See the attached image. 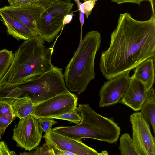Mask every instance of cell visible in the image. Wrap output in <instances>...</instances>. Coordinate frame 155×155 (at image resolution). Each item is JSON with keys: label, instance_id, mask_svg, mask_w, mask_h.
<instances>
[{"label": "cell", "instance_id": "cell-1", "mask_svg": "<svg viewBox=\"0 0 155 155\" xmlns=\"http://www.w3.org/2000/svg\"><path fill=\"white\" fill-rule=\"evenodd\" d=\"M155 17L140 21L127 12L120 14L110 36L108 48L101 54L99 67L105 78L111 79L155 57Z\"/></svg>", "mask_w": 155, "mask_h": 155}, {"label": "cell", "instance_id": "cell-2", "mask_svg": "<svg viewBox=\"0 0 155 155\" xmlns=\"http://www.w3.org/2000/svg\"><path fill=\"white\" fill-rule=\"evenodd\" d=\"M44 44L39 35L25 41L14 54L12 62L0 84H18L51 69L54 44L46 48Z\"/></svg>", "mask_w": 155, "mask_h": 155}, {"label": "cell", "instance_id": "cell-3", "mask_svg": "<svg viewBox=\"0 0 155 155\" xmlns=\"http://www.w3.org/2000/svg\"><path fill=\"white\" fill-rule=\"evenodd\" d=\"M101 43V35L97 31H91L85 35L79 50L65 68L64 81L69 91L78 94L84 92L94 78L95 59Z\"/></svg>", "mask_w": 155, "mask_h": 155}, {"label": "cell", "instance_id": "cell-4", "mask_svg": "<svg viewBox=\"0 0 155 155\" xmlns=\"http://www.w3.org/2000/svg\"><path fill=\"white\" fill-rule=\"evenodd\" d=\"M18 86L22 94L29 96L34 105L68 91L62 69L54 66L47 72L25 80Z\"/></svg>", "mask_w": 155, "mask_h": 155}, {"label": "cell", "instance_id": "cell-5", "mask_svg": "<svg viewBox=\"0 0 155 155\" xmlns=\"http://www.w3.org/2000/svg\"><path fill=\"white\" fill-rule=\"evenodd\" d=\"M73 3L70 0H53L35 21L37 32L48 43L52 42L63 29V20L71 11Z\"/></svg>", "mask_w": 155, "mask_h": 155}, {"label": "cell", "instance_id": "cell-6", "mask_svg": "<svg viewBox=\"0 0 155 155\" xmlns=\"http://www.w3.org/2000/svg\"><path fill=\"white\" fill-rule=\"evenodd\" d=\"M78 108L81 117L80 122L88 125L93 139L110 143L117 141L121 129L113 119L96 113L88 104H80Z\"/></svg>", "mask_w": 155, "mask_h": 155}, {"label": "cell", "instance_id": "cell-7", "mask_svg": "<svg viewBox=\"0 0 155 155\" xmlns=\"http://www.w3.org/2000/svg\"><path fill=\"white\" fill-rule=\"evenodd\" d=\"M78 101L77 96L68 91L35 104L31 114L36 118L60 115L77 108Z\"/></svg>", "mask_w": 155, "mask_h": 155}, {"label": "cell", "instance_id": "cell-8", "mask_svg": "<svg viewBox=\"0 0 155 155\" xmlns=\"http://www.w3.org/2000/svg\"><path fill=\"white\" fill-rule=\"evenodd\" d=\"M133 142L138 155H155V140L152 134L149 123L140 112L130 116Z\"/></svg>", "mask_w": 155, "mask_h": 155}, {"label": "cell", "instance_id": "cell-9", "mask_svg": "<svg viewBox=\"0 0 155 155\" xmlns=\"http://www.w3.org/2000/svg\"><path fill=\"white\" fill-rule=\"evenodd\" d=\"M42 133L37 119L30 114L20 119L13 130L12 139L17 147L30 151L39 146Z\"/></svg>", "mask_w": 155, "mask_h": 155}, {"label": "cell", "instance_id": "cell-10", "mask_svg": "<svg viewBox=\"0 0 155 155\" xmlns=\"http://www.w3.org/2000/svg\"><path fill=\"white\" fill-rule=\"evenodd\" d=\"M127 71L105 82L99 91L100 107L119 103L124 94L130 81Z\"/></svg>", "mask_w": 155, "mask_h": 155}, {"label": "cell", "instance_id": "cell-11", "mask_svg": "<svg viewBox=\"0 0 155 155\" xmlns=\"http://www.w3.org/2000/svg\"><path fill=\"white\" fill-rule=\"evenodd\" d=\"M43 137L52 148H56L68 151L76 155H108L106 151L99 153L83 143L81 140L73 139L58 134L52 130L45 134Z\"/></svg>", "mask_w": 155, "mask_h": 155}, {"label": "cell", "instance_id": "cell-12", "mask_svg": "<svg viewBox=\"0 0 155 155\" xmlns=\"http://www.w3.org/2000/svg\"><path fill=\"white\" fill-rule=\"evenodd\" d=\"M148 91L143 83L132 75L126 90L119 102L134 111H138L146 98Z\"/></svg>", "mask_w": 155, "mask_h": 155}, {"label": "cell", "instance_id": "cell-13", "mask_svg": "<svg viewBox=\"0 0 155 155\" xmlns=\"http://www.w3.org/2000/svg\"><path fill=\"white\" fill-rule=\"evenodd\" d=\"M0 16L8 33L16 39L25 41L38 36L21 22L1 10Z\"/></svg>", "mask_w": 155, "mask_h": 155}, {"label": "cell", "instance_id": "cell-14", "mask_svg": "<svg viewBox=\"0 0 155 155\" xmlns=\"http://www.w3.org/2000/svg\"><path fill=\"white\" fill-rule=\"evenodd\" d=\"M155 59L149 58L138 64L132 76L143 83L148 91L155 82Z\"/></svg>", "mask_w": 155, "mask_h": 155}, {"label": "cell", "instance_id": "cell-15", "mask_svg": "<svg viewBox=\"0 0 155 155\" xmlns=\"http://www.w3.org/2000/svg\"><path fill=\"white\" fill-rule=\"evenodd\" d=\"M9 5L17 7L23 6L35 21L48 7L53 0H7Z\"/></svg>", "mask_w": 155, "mask_h": 155}, {"label": "cell", "instance_id": "cell-16", "mask_svg": "<svg viewBox=\"0 0 155 155\" xmlns=\"http://www.w3.org/2000/svg\"><path fill=\"white\" fill-rule=\"evenodd\" d=\"M155 96L152 87L148 91L146 98L140 112L147 122L151 125L154 134L155 131Z\"/></svg>", "mask_w": 155, "mask_h": 155}, {"label": "cell", "instance_id": "cell-17", "mask_svg": "<svg viewBox=\"0 0 155 155\" xmlns=\"http://www.w3.org/2000/svg\"><path fill=\"white\" fill-rule=\"evenodd\" d=\"M34 106L31 98L26 95L18 97L12 104L14 114L20 119L31 114Z\"/></svg>", "mask_w": 155, "mask_h": 155}, {"label": "cell", "instance_id": "cell-18", "mask_svg": "<svg viewBox=\"0 0 155 155\" xmlns=\"http://www.w3.org/2000/svg\"><path fill=\"white\" fill-rule=\"evenodd\" d=\"M18 85L0 84V101L6 102L12 104L14 101L23 94Z\"/></svg>", "mask_w": 155, "mask_h": 155}, {"label": "cell", "instance_id": "cell-19", "mask_svg": "<svg viewBox=\"0 0 155 155\" xmlns=\"http://www.w3.org/2000/svg\"><path fill=\"white\" fill-rule=\"evenodd\" d=\"M16 117L13 112L12 104L0 101V131L2 135Z\"/></svg>", "mask_w": 155, "mask_h": 155}, {"label": "cell", "instance_id": "cell-20", "mask_svg": "<svg viewBox=\"0 0 155 155\" xmlns=\"http://www.w3.org/2000/svg\"><path fill=\"white\" fill-rule=\"evenodd\" d=\"M119 149L122 155H138L132 138L127 133L123 134L120 137Z\"/></svg>", "mask_w": 155, "mask_h": 155}, {"label": "cell", "instance_id": "cell-21", "mask_svg": "<svg viewBox=\"0 0 155 155\" xmlns=\"http://www.w3.org/2000/svg\"><path fill=\"white\" fill-rule=\"evenodd\" d=\"M13 58L14 54L12 51L6 49L0 50V79L8 70Z\"/></svg>", "mask_w": 155, "mask_h": 155}, {"label": "cell", "instance_id": "cell-22", "mask_svg": "<svg viewBox=\"0 0 155 155\" xmlns=\"http://www.w3.org/2000/svg\"><path fill=\"white\" fill-rule=\"evenodd\" d=\"M48 117L54 119L64 120L77 124L81 122V119L78 107L69 112Z\"/></svg>", "mask_w": 155, "mask_h": 155}, {"label": "cell", "instance_id": "cell-23", "mask_svg": "<svg viewBox=\"0 0 155 155\" xmlns=\"http://www.w3.org/2000/svg\"><path fill=\"white\" fill-rule=\"evenodd\" d=\"M36 119L38 121L40 131L46 134L52 130V126L57 123L54 119L49 117H42Z\"/></svg>", "mask_w": 155, "mask_h": 155}, {"label": "cell", "instance_id": "cell-24", "mask_svg": "<svg viewBox=\"0 0 155 155\" xmlns=\"http://www.w3.org/2000/svg\"><path fill=\"white\" fill-rule=\"evenodd\" d=\"M20 153L24 155H55L53 149L46 142L35 150L30 152H24Z\"/></svg>", "mask_w": 155, "mask_h": 155}, {"label": "cell", "instance_id": "cell-25", "mask_svg": "<svg viewBox=\"0 0 155 155\" xmlns=\"http://www.w3.org/2000/svg\"><path fill=\"white\" fill-rule=\"evenodd\" d=\"M95 2L92 0H87L82 3L84 14L87 18L92 12V10L96 4Z\"/></svg>", "mask_w": 155, "mask_h": 155}, {"label": "cell", "instance_id": "cell-26", "mask_svg": "<svg viewBox=\"0 0 155 155\" xmlns=\"http://www.w3.org/2000/svg\"><path fill=\"white\" fill-rule=\"evenodd\" d=\"M17 155L14 151L10 150L7 145L3 141L0 142V155Z\"/></svg>", "mask_w": 155, "mask_h": 155}, {"label": "cell", "instance_id": "cell-27", "mask_svg": "<svg viewBox=\"0 0 155 155\" xmlns=\"http://www.w3.org/2000/svg\"><path fill=\"white\" fill-rule=\"evenodd\" d=\"M112 2H114L118 4H120L126 3H130L137 4L140 5L143 1L147 0H111Z\"/></svg>", "mask_w": 155, "mask_h": 155}, {"label": "cell", "instance_id": "cell-28", "mask_svg": "<svg viewBox=\"0 0 155 155\" xmlns=\"http://www.w3.org/2000/svg\"><path fill=\"white\" fill-rule=\"evenodd\" d=\"M55 155H76L72 152L58 148H53Z\"/></svg>", "mask_w": 155, "mask_h": 155}, {"label": "cell", "instance_id": "cell-29", "mask_svg": "<svg viewBox=\"0 0 155 155\" xmlns=\"http://www.w3.org/2000/svg\"><path fill=\"white\" fill-rule=\"evenodd\" d=\"M74 15L73 12H71L64 17L63 20V27L64 25L69 24L71 22L73 19Z\"/></svg>", "mask_w": 155, "mask_h": 155}, {"label": "cell", "instance_id": "cell-30", "mask_svg": "<svg viewBox=\"0 0 155 155\" xmlns=\"http://www.w3.org/2000/svg\"><path fill=\"white\" fill-rule=\"evenodd\" d=\"M79 18L81 24V33L82 34V27L84 21V12L79 11Z\"/></svg>", "mask_w": 155, "mask_h": 155}, {"label": "cell", "instance_id": "cell-31", "mask_svg": "<svg viewBox=\"0 0 155 155\" xmlns=\"http://www.w3.org/2000/svg\"><path fill=\"white\" fill-rule=\"evenodd\" d=\"M151 4L152 12V15L155 17V0H147Z\"/></svg>", "mask_w": 155, "mask_h": 155}, {"label": "cell", "instance_id": "cell-32", "mask_svg": "<svg viewBox=\"0 0 155 155\" xmlns=\"http://www.w3.org/2000/svg\"><path fill=\"white\" fill-rule=\"evenodd\" d=\"M2 134H1V132H0V141L1 140V137H2Z\"/></svg>", "mask_w": 155, "mask_h": 155}, {"label": "cell", "instance_id": "cell-33", "mask_svg": "<svg viewBox=\"0 0 155 155\" xmlns=\"http://www.w3.org/2000/svg\"><path fill=\"white\" fill-rule=\"evenodd\" d=\"M92 0V1L96 2V1H97V0Z\"/></svg>", "mask_w": 155, "mask_h": 155}]
</instances>
